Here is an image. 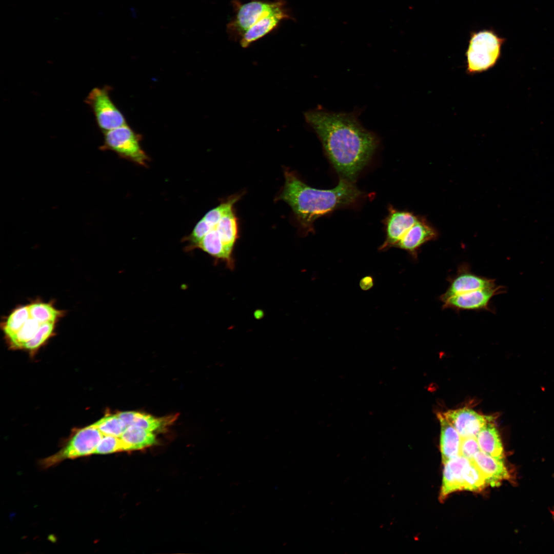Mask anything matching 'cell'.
I'll return each instance as SVG.
<instances>
[{
	"label": "cell",
	"mask_w": 554,
	"mask_h": 554,
	"mask_svg": "<svg viewBox=\"0 0 554 554\" xmlns=\"http://www.w3.org/2000/svg\"><path fill=\"white\" fill-rule=\"evenodd\" d=\"M304 117L340 179L354 182L376 151L378 136L362 125L357 111L334 112L318 108L305 112Z\"/></svg>",
	"instance_id": "obj_1"
},
{
	"label": "cell",
	"mask_w": 554,
	"mask_h": 554,
	"mask_svg": "<svg viewBox=\"0 0 554 554\" xmlns=\"http://www.w3.org/2000/svg\"><path fill=\"white\" fill-rule=\"evenodd\" d=\"M284 185L276 199L289 205L300 228L306 232L313 230L317 219L354 203L362 195L354 182L342 179L334 188L324 190L309 186L288 169L284 171Z\"/></svg>",
	"instance_id": "obj_2"
},
{
	"label": "cell",
	"mask_w": 554,
	"mask_h": 554,
	"mask_svg": "<svg viewBox=\"0 0 554 554\" xmlns=\"http://www.w3.org/2000/svg\"><path fill=\"white\" fill-rule=\"evenodd\" d=\"M504 41L492 29L471 32L465 53L466 73L473 75L494 67L500 58Z\"/></svg>",
	"instance_id": "obj_3"
},
{
	"label": "cell",
	"mask_w": 554,
	"mask_h": 554,
	"mask_svg": "<svg viewBox=\"0 0 554 554\" xmlns=\"http://www.w3.org/2000/svg\"><path fill=\"white\" fill-rule=\"evenodd\" d=\"M104 144L101 148L109 150L119 156L146 167L149 157L141 146V135L127 124L103 133Z\"/></svg>",
	"instance_id": "obj_4"
},
{
	"label": "cell",
	"mask_w": 554,
	"mask_h": 554,
	"mask_svg": "<svg viewBox=\"0 0 554 554\" xmlns=\"http://www.w3.org/2000/svg\"><path fill=\"white\" fill-rule=\"evenodd\" d=\"M104 434L92 425L77 431L65 446L52 456L40 461L42 468H47L66 459H72L93 454Z\"/></svg>",
	"instance_id": "obj_5"
},
{
	"label": "cell",
	"mask_w": 554,
	"mask_h": 554,
	"mask_svg": "<svg viewBox=\"0 0 554 554\" xmlns=\"http://www.w3.org/2000/svg\"><path fill=\"white\" fill-rule=\"evenodd\" d=\"M284 0L268 2L251 0L237 6L233 18L227 25V32L233 39L240 41L245 32L262 18L285 7Z\"/></svg>",
	"instance_id": "obj_6"
},
{
	"label": "cell",
	"mask_w": 554,
	"mask_h": 554,
	"mask_svg": "<svg viewBox=\"0 0 554 554\" xmlns=\"http://www.w3.org/2000/svg\"><path fill=\"white\" fill-rule=\"evenodd\" d=\"M109 86L94 87L85 100L93 113L96 124L103 133L127 124L126 118L112 101Z\"/></svg>",
	"instance_id": "obj_7"
},
{
	"label": "cell",
	"mask_w": 554,
	"mask_h": 554,
	"mask_svg": "<svg viewBox=\"0 0 554 554\" xmlns=\"http://www.w3.org/2000/svg\"><path fill=\"white\" fill-rule=\"evenodd\" d=\"M441 414L461 437H477L482 428L494 420L491 416L482 415L467 407L449 410Z\"/></svg>",
	"instance_id": "obj_8"
},
{
	"label": "cell",
	"mask_w": 554,
	"mask_h": 554,
	"mask_svg": "<svg viewBox=\"0 0 554 554\" xmlns=\"http://www.w3.org/2000/svg\"><path fill=\"white\" fill-rule=\"evenodd\" d=\"M388 209V214L383 221L386 237L379 248L382 251L394 247L420 217L411 212L399 210L391 205Z\"/></svg>",
	"instance_id": "obj_9"
},
{
	"label": "cell",
	"mask_w": 554,
	"mask_h": 554,
	"mask_svg": "<svg viewBox=\"0 0 554 554\" xmlns=\"http://www.w3.org/2000/svg\"><path fill=\"white\" fill-rule=\"evenodd\" d=\"M504 291V287L497 285L472 290L448 299L443 302V307L459 310L486 309L493 296Z\"/></svg>",
	"instance_id": "obj_10"
},
{
	"label": "cell",
	"mask_w": 554,
	"mask_h": 554,
	"mask_svg": "<svg viewBox=\"0 0 554 554\" xmlns=\"http://www.w3.org/2000/svg\"><path fill=\"white\" fill-rule=\"evenodd\" d=\"M438 236L437 229L425 218L420 216L394 247L405 250L415 257L423 245L434 240Z\"/></svg>",
	"instance_id": "obj_11"
},
{
	"label": "cell",
	"mask_w": 554,
	"mask_h": 554,
	"mask_svg": "<svg viewBox=\"0 0 554 554\" xmlns=\"http://www.w3.org/2000/svg\"><path fill=\"white\" fill-rule=\"evenodd\" d=\"M291 18L285 7L270 13L245 32L239 41L241 46L243 48L248 47L275 29L283 20Z\"/></svg>",
	"instance_id": "obj_12"
},
{
	"label": "cell",
	"mask_w": 554,
	"mask_h": 554,
	"mask_svg": "<svg viewBox=\"0 0 554 554\" xmlns=\"http://www.w3.org/2000/svg\"><path fill=\"white\" fill-rule=\"evenodd\" d=\"M471 461L483 474L487 485L498 486L502 481L510 478L502 459L493 457L480 450Z\"/></svg>",
	"instance_id": "obj_13"
},
{
	"label": "cell",
	"mask_w": 554,
	"mask_h": 554,
	"mask_svg": "<svg viewBox=\"0 0 554 554\" xmlns=\"http://www.w3.org/2000/svg\"><path fill=\"white\" fill-rule=\"evenodd\" d=\"M469 461L470 460L460 454L443 463L440 501H444L449 494L453 492L464 490L463 471Z\"/></svg>",
	"instance_id": "obj_14"
},
{
	"label": "cell",
	"mask_w": 554,
	"mask_h": 554,
	"mask_svg": "<svg viewBox=\"0 0 554 554\" xmlns=\"http://www.w3.org/2000/svg\"><path fill=\"white\" fill-rule=\"evenodd\" d=\"M496 285L493 279L479 276L469 271H462L451 280L447 290L440 299L444 302L454 295Z\"/></svg>",
	"instance_id": "obj_15"
},
{
	"label": "cell",
	"mask_w": 554,
	"mask_h": 554,
	"mask_svg": "<svg viewBox=\"0 0 554 554\" xmlns=\"http://www.w3.org/2000/svg\"><path fill=\"white\" fill-rule=\"evenodd\" d=\"M202 220L206 226L207 233L198 243L195 248H200L215 259L223 260L230 269H233V250L224 244L214 228L208 226L202 219Z\"/></svg>",
	"instance_id": "obj_16"
},
{
	"label": "cell",
	"mask_w": 554,
	"mask_h": 554,
	"mask_svg": "<svg viewBox=\"0 0 554 554\" xmlns=\"http://www.w3.org/2000/svg\"><path fill=\"white\" fill-rule=\"evenodd\" d=\"M437 416L441 426L440 450L442 461L444 463L460 454L461 437L441 412Z\"/></svg>",
	"instance_id": "obj_17"
},
{
	"label": "cell",
	"mask_w": 554,
	"mask_h": 554,
	"mask_svg": "<svg viewBox=\"0 0 554 554\" xmlns=\"http://www.w3.org/2000/svg\"><path fill=\"white\" fill-rule=\"evenodd\" d=\"M476 437L481 451L493 457L504 459L503 446L493 421L482 428Z\"/></svg>",
	"instance_id": "obj_18"
},
{
	"label": "cell",
	"mask_w": 554,
	"mask_h": 554,
	"mask_svg": "<svg viewBox=\"0 0 554 554\" xmlns=\"http://www.w3.org/2000/svg\"><path fill=\"white\" fill-rule=\"evenodd\" d=\"M120 438L123 442L124 451L141 449L156 442L152 431L135 425L126 428Z\"/></svg>",
	"instance_id": "obj_19"
},
{
	"label": "cell",
	"mask_w": 554,
	"mask_h": 554,
	"mask_svg": "<svg viewBox=\"0 0 554 554\" xmlns=\"http://www.w3.org/2000/svg\"><path fill=\"white\" fill-rule=\"evenodd\" d=\"M30 317L39 323H55L63 312L55 308L52 304L35 302L28 305Z\"/></svg>",
	"instance_id": "obj_20"
},
{
	"label": "cell",
	"mask_w": 554,
	"mask_h": 554,
	"mask_svg": "<svg viewBox=\"0 0 554 554\" xmlns=\"http://www.w3.org/2000/svg\"><path fill=\"white\" fill-rule=\"evenodd\" d=\"M30 318L28 305L15 309L2 324V329L7 338L15 334Z\"/></svg>",
	"instance_id": "obj_21"
},
{
	"label": "cell",
	"mask_w": 554,
	"mask_h": 554,
	"mask_svg": "<svg viewBox=\"0 0 554 554\" xmlns=\"http://www.w3.org/2000/svg\"><path fill=\"white\" fill-rule=\"evenodd\" d=\"M463 479L464 490L480 491L487 485L483 474L471 460L464 468Z\"/></svg>",
	"instance_id": "obj_22"
},
{
	"label": "cell",
	"mask_w": 554,
	"mask_h": 554,
	"mask_svg": "<svg viewBox=\"0 0 554 554\" xmlns=\"http://www.w3.org/2000/svg\"><path fill=\"white\" fill-rule=\"evenodd\" d=\"M41 324L30 317L19 330L8 338L11 345L15 348H23L24 345L33 337Z\"/></svg>",
	"instance_id": "obj_23"
},
{
	"label": "cell",
	"mask_w": 554,
	"mask_h": 554,
	"mask_svg": "<svg viewBox=\"0 0 554 554\" xmlns=\"http://www.w3.org/2000/svg\"><path fill=\"white\" fill-rule=\"evenodd\" d=\"M92 425L96 427L104 435L120 437L126 429L117 414L105 416Z\"/></svg>",
	"instance_id": "obj_24"
},
{
	"label": "cell",
	"mask_w": 554,
	"mask_h": 554,
	"mask_svg": "<svg viewBox=\"0 0 554 554\" xmlns=\"http://www.w3.org/2000/svg\"><path fill=\"white\" fill-rule=\"evenodd\" d=\"M54 328L55 323L41 324L33 337L24 345L23 348L31 351L38 348L53 334Z\"/></svg>",
	"instance_id": "obj_25"
},
{
	"label": "cell",
	"mask_w": 554,
	"mask_h": 554,
	"mask_svg": "<svg viewBox=\"0 0 554 554\" xmlns=\"http://www.w3.org/2000/svg\"><path fill=\"white\" fill-rule=\"evenodd\" d=\"M121 451H124V447L120 437L104 435L94 453L107 454Z\"/></svg>",
	"instance_id": "obj_26"
},
{
	"label": "cell",
	"mask_w": 554,
	"mask_h": 554,
	"mask_svg": "<svg viewBox=\"0 0 554 554\" xmlns=\"http://www.w3.org/2000/svg\"><path fill=\"white\" fill-rule=\"evenodd\" d=\"M161 419H157L150 414L138 412L135 413L133 424L135 425L150 431L159 429L162 425Z\"/></svg>",
	"instance_id": "obj_27"
},
{
	"label": "cell",
	"mask_w": 554,
	"mask_h": 554,
	"mask_svg": "<svg viewBox=\"0 0 554 554\" xmlns=\"http://www.w3.org/2000/svg\"><path fill=\"white\" fill-rule=\"evenodd\" d=\"M480 450L476 437H461L460 455L471 460L475 454Z\"/></svg>",
	"instance_id": "obj_28"
},
{
	"label": "cell",
	"mask_w": 554,
	"mask_h": 554,
	"mask_svg": "<svg viewBox=\"0 0 554 554\" xmlns=\"http://www.w3.org/2000/svg\"><path fill=\"white\" fill-rule=\"evenodd\" d=\"M135 413V411H123L117 414L125 427L127 428L132 425Z\"/></svg>",
	"instance_id": "obj_29"
},
{
	"label": "cell",
	"mask_w": 554,
	"mask_h": 554,
	"mask_svg": "<svg viewBox=\"0 0 554 554\" xmlns=\"http://www.w3.org/2000/svg\"><path fill=\"white\" fill-rule=\"evenodd\" d=\"M360 286L363 290H368L373 286V280L370 276H366L362 278L360 282Z\"/></svg>",
	"instance_id": "obj_30"
}]
</instances>
